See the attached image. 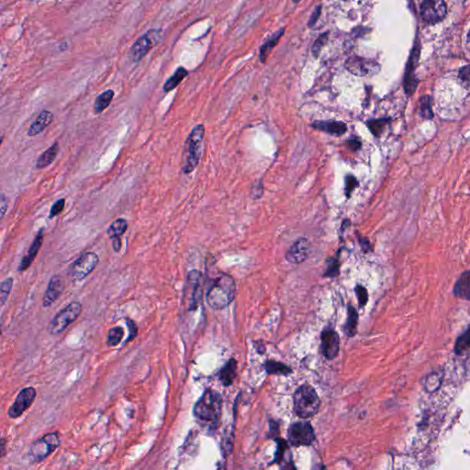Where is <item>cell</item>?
<instances>
[{"mask_svg": "<svg viewBox=\"0 0 470 470\" xmlns=\"http://www.w3.org/2000/svg\"><path fill=\"white\" fill-rule=\"evenodd\" d=\"M236 295V286L229 275H221L211 285L207 293V302L211 309L222 310L230 305Z\"/></svg>", "mask_w": 470, "mask_h": 470, "instance_id": "1", "label": "cell"}, {"mask_svg": "<svg viewBox=\"0 0 470 470\" xmlns=\"http://www.w3.org/2000/svg\"><path fill=\"white\" fill-rule=\"evenodd\" d=\"M328 40V32L322 33L321 35L319 36V38L315 40L314 44L312 46V54L315 57L318 56L320 51L323 46L325 45L326 41Z\"/></svg>", "mask_w": 470, "mask_h": 470, "instance_id": "38", "label": "cell"}, {"mask_svg": "<svg viewBox=\"0 0 470 470\" xmlns=\"http://www.w3.org/2000/svg\"><path fill=\"white\" fill-rule=\"evenodd\" d=\"M310 243L306 238H300L290 247L286 254V259L291 264H300L307 260L310 255Z\"/></svg>", "mask_w": 470, "mask_h": 470, "instance_id": "17", "label": "cell"}, {"mask_svg": "<svg viewBox=\"0 0 470 470\" xmlns=\"http://www.w3.org/2000/svg\"><path fill=\"white\" fill-rule=\"evenodd\" d=\"M357 324H358V313L353 306L349 305L348 306L347 320L344 327L345 335L349 337H354L357 333Z\"/></svg>", "mask_w": 470, "mask_h": 470, "instance_id": "25", "label": "cell"}, {"mask_svg": "<svg viewBox=\"0 0 470 470\" xmlns=\"http://www.w3.org/2000/svg\"><path fill=\"white\" fill-rule=\"evenodd\" d=\"M347 144L349 145V147H350L351 149H353V150H358L361 147L360 140H356V139H355V140H349L347 142Z\"/></svg>", "mask_w": 470, "mask_h": 470, "instance_id": "46", "label": "cell"}, {"mask_svg": "<svg viewBox=\"0 0 470 470\" xmlns=\"http://www.w3.org/2000/svg\"><path fill=\"white\" fill-rule=\"evenodd\" d=\"M7 202H6V198L4 194L1 195V218H4L6 211H7Z\"/></svg>", "mask_w": 470, "mask_h": 470, "instance_id": "47", "label": "cell"}, {"mask_svg": "<svg viewBox=\"0 0 470 470\" xmlns=\"http://www.w3.org/2000/svg\"><path fill=\"white\" fill-rule=\"evenodd\" d=\"M317 470H326V468L323 465H319V467H318V469Z\"/></svg>", "mask_w": 470, "mask_h": 470, "instance_id": "48", "label": "cell"}, {"mask_svg": "<svg viewBox=\"0 0 470 470\" xmlns=\"http://www.w3.org/2000/svg\"><path fill=\"white\" fill-rule=\"evenodd\" d=\"M126 324L129 330V336L127 338V342H131L135 339L136 336L138 335V325L135 321L131 320L130 318L126 319Z\"/></svg>", "mask_w": 470, "mask_h": 470, "instance_id": "40", "label": "cell"}, {"mask_svg": "<svg viewBox=\"0 0 470 470\" xmlns=\"http://www.w3.org/2000/svg\"><path fill=\"white\" fill-rule=\"evenodd\" d=\"M52 121H53L52 112L48 110H42L30 126L28 130V136L34 137V136L40 134L45 130L48 126L50 125Z\"/></svg>", "mask_w": 470, "mask_h": 470, "instance_id": "20", "label": "cell"}, {"mask_svg": "<svg viewBox=\"0 0 470 470\" xmlns=\"http://www.w3.org/2000/svg\"><path fill=\"white\" fill-rule=\"evenodd\" d=\"M82 311V305L78 301H73L70 304L60 310L53 320H51L48 330L52 335H60L64 331L73 323Z\"/></svg>", "mask_w": 470, "mask_h": 470, "instance_id": "5", "label": "cell"}, {"mask_svg": "<svg viewBox=\"0 0 470 470\" xmlns=\"http://www.w3.org/2000/svg\"><path fill=\"white\" fill-rule=\"evenodd\" d=\"M454 295L457 299L470 300V271H465L455 282Z\"/></svg>", "mask_w": 470, "mask_h": 470, "instance_id": "21", "label": "cell"}, {"mask_svg": "<svg viewBox=\"0 0 470 470\" xmlns=\"http://www.w3.org/2000/svg\"><path fill=\"white\" fill-rule=\"evenodd\" d=\"M355 291L356 297H357V300H358L359 307L360 308L365 307L366 303H367V301H368L367 290H365V288H364L363 286L357 285L355 288Z\"/></svg>", "mask_w": 470, "mask_h": 470, "instance_id": "36", "label": "cell"}, {"mask_svg": "<svg viewBox=\"0 0 470 470\" xmlns=\"http://www.w3.org/2000/svg\"><path fill=\"white\" fill-rule=\"evenodd\" d=\"M65 283L64 278L59 275H55L51 278L47 287L45 293L42 298V306L50 307L56 300L60 298L65 290Z\"/></svg>", "mask_w": 470, "mask_h": 470, "instance_id": "16", "label": "cell"}, {"mask_svg": "<svg viewBox=\"0 0 470 470\" xmlns=\"http://www.w3.org/2000/svg\"><path fill=\"white\" fill-rule=\"evenodd\" d=\"M339 267H340V265L338 263V260L332 259V261H329L328 268L326 269L324 275L325 276H336L339 274V271H340Z\"/></svg>", "mask_w": 470, "mask_h": 470, "instance_id": "41", "label": "cell"}, {"mask_svg": "<svg viewBox=\"0 0 470 470\" xmlns=\"http://www.w3.org/2000/svg\"><path fill=\"white\" fill-rule=\"evenodd\" d=\"M58 152H59V144L55 142L54 145H51L45 152H43L39 156V158L36 161V168L42 169L44 167H47L48 165H50L57 157Z\"/></svg>", "mask_w": 470, "mask_h": 470, "instance_id": "22", "label": "cell"}, {"mask_svg": "<svg viewBox=\"0 0 470 470\" xmlns=\"http://www.w3.org/2000/svg\"><path fill=\"white\" fill-rule=\"evenodd\" d=\"M65 199H60V200H56L55 202V204L52 206V208H51L49 219H54L56 216L59 215L61 212L65 209Z\"/></svg>", "mask_w": 470, "mask_h": 470, "instance_id": "39", "label": "cell"}, {"mask_svg": "<svg viewBox=\"0 0 470 470\" xmlns=\"http://www.w3.org/2000/svg\"><path fill=\"white\" fill-rule=\"evenodd\" d=\"M320 406V400L316 390L310 385L300 386L294 394V410L296 414L308 419L315 415Z\"/></svg>", "mask_w": 470, "mask_h": 470, "instance_id": "4", "label": "cell"}, {"mask_svg": "<svg viewBox=\"0 0 470 470\" xmlns=\"http://www.w3.org/2000/svg\"><path fill=\"white\" fill-rule=\"evenodd\" d=\"M320 11H321V6H317L315 8V10L312 12L311 16H310V20H309V27H310V28H312L313 26L315 25L317 20H318L319 17H320Z\"/></svg>", "mask_w": 470, "mask_h": 470, "instance_id": "42", "label": "cell"}, {"mask_svg": "<svg viewBox=\"0 0 470 470\" xmlns=\"http://www.w3.org/2000/svg\"><path fill=\"white\" fill-rule=\"evenodd\" d=\"M160 38L161 30L154 29L140 36L130 49L129 56L130 60L134 63L140 62L158 43Z\"/></svg>", "mask_w": 470, "mask_h": 470, "instance_id": "8", "label": "cell"}, {"mask_svg": "<svg viewBox=\"0 0 470 470\" xmlns=\"http://www.w3.org/2000/svg\"><path fill=\"white\" fill-rule=\"evenodd\" d=\"M420 12L426 23L434 24L445 19L447 9L444 1L426 0L420 4Z\"/></svg>", "mask_w": 470, "mask_h": 470, "instance_id": "12", "label": "cell"}, {"mask_svg": "<svg viewBox=\"0 0 470 470\" xmlns=\"http://www.w3.org/2000/svg\"><path fill=\"white\" fill-rule=\"evenodd\" d=\"M114 98V91L109 89L101 93L95 100L94 112L95 114H100L110 105L111 101Z\"/></svg>", "mask_w": 470, "mask_h": 470, "instance_id": "28", "label": "cell"}, {"mask_svg": "<svg viewBox=\"0 0 470 470\" xmlns=\"http://www.w3.org/2000/svg\"><path fill=\"white\" fill-rule=\"evenodd\" d=\"M420 115L426 120H432L434 113L432 110V99L429 96H425L420 99Z\"/></svg>", "mask_w": 470, "mask_h": 470, "instance_id": "33", "label": "cell"}, {"mask_svg": "<svg viewBox=\"0 0 470 470\" xmlns=\"http://www.w3.org/2000/svg\"><path fill=\"white\" fill-rule=\"evenodd\" d=\"M221 397L215 390H206L194 407V414L199 420L216 427L221 412Z\"/></svg>", "mask_w": 470, "mask_h": 470, "instance_id": "3", "label": "cell"}, {"mask_svg": "<svg viewBox=\"0 0 470 470\" xmlns=\"http://www.w3.org/2000/svg\"><path fill=\"white\" fill-rule=\"evenodd\" d=\"M284 32H285V28L277 30L274 35L271 36L270 38L262 45L260 48V53H259V60L263 64H265L267 56L270 54L271 51L273 50V48L278 43Z\"/></svg>", "mask_w": 470, "mask_h": 470, "instance_id": "23", "label": "cell"}, {"mask_svg": "<svg viewBox=\"0 0 470 470\" xmlns=\"http://www.w3.org/2000/svg\"><path fill=\"white\" fill-rule=\"evenodd\" d=\"M100 263V257L94 252H85L75 259L68 269V275L74 281L85 279Z\"/></svg>", "mask_w": 470, "mask_h": 470, "instance_id": "6", "label": "cell"}, {"mask_svg": "<svg viewBox=\"0 0 470 470\" xmlns=\"http://www.w3.org/2000/svg\"><path fill=\"white\" fill-rule=\"evenodd\" d=\"M388 122H389V120H387V119L369 120L367 122V127L374 135L379 137L383 132L386 126L388 124Z\"/></svg>", "mask_w": 470, "mask_h": 470, "instance_id": "34", "label": "cell"}, {"mask_svg": "<svg viewBox=\"0 0 470 470\" xmlns=\"http://www.w3.org/2000/svg\"><path fill=\"white\" fill-rule=\"evenodd\" d=\"M265 368L267 374L287 375L291 373L290 366L275 361H267L265 364Z\"/></svg>", "mask_w": 470, "mask_h": 470, "instance_id": "29", "label": "cell"}, {"mask_svg": "<svg viewBox=\"0 0 470 470\" xmlns=\"http://www.w3.org/2000/svg\"><path fill=\"white\" fill-rule=\"evenodd\" d=\"M112 241V248L115 253H120V250H121V247H122V244H121V239L120 238H117V239H113Z\"/></svg>", "mask_w": 470, "mask_h": 470, "instance_id": "45", "label": "cell"}, {"mask_svg": "<svg viewBox=\"0 0 470 470\" xmlns=\"http://www.w3.org/2000/svg\"><path fill=\"white\" fill-rule=\"evenodd\" d=\"M470 348V326L464 334L456 339L455 345V353L456 355H462Z\"/></svg>", "mask_w": 470, "mask_h": 470, "instance_id": "31", "label": "cell"}, {"mask_svg": "<svg viewBox=\"0 0 470 470\" xmlns=\"http://www.w3.org/2000/svg\"><path fill=\"white\" fill-rule=\"evenodd\" d=\"M13 278L12 277H8L1 282L0 285V305H5L6 301L8 300L10 296L12 287H13Z\"/></svg>", "mask_w": 470, "mask_h": 470, "instance_id": "32", "label": "cell"}, {"mask_svg": "<svg viewBox=\"0 0 470 470\" xmlns=\"http://www.w3.org/2000/svg\"><path fill=\"white\" fill-rule=\"evenodd\" d=\"M459 77L463 83H469L470 82V65H466L465 67L461 68L459 71Z\"/></svg>", "mask_w": 470, "mask_h": 470, "instance_id": "43", "label": "cell"}, {"mask_svg": "<svg viewBox=\"0 0 470 470\" xmlns=\"http://www.w3.org/2000/svg\"><path fill=\"white\" fill-rule=\"evenodd\" d=\"M204 134L205 127L203 124H199L192 129L185 140L182 165V170L185 174L192 173L200 164Z\"/></svg>", "mask_w": 470, "mask_h": 470, "instance_id": "2", "label": "cell"}, {"mask_svg": "<svg viewBox=\"0 0 470 470\" xmlns=\"http://www.w3.org/2000/svg\"><path fill=\"white\" fill-rule=\"evenodd\" d=\"M127 229H128L127 220L123 219V218H119L110 224L107 233H108V236L110 237V239L113 240V239L120 238L122 235L125 233Z\"/></svg>", "mask_w": 470, "mask_h": 470, "instance_id": "27", "label": "cell"}, {"mask_svg": "<svg viewBox=\"0 0 470 470\" xmlns=\"http://www.w3.org/2000/svg\"><path fill=\"white\" fill-rule=\"evenodd\" d=\"M236 368H237V363L234 359H230L222 367V369L220 372V380L222 385L228 387L232 384L236 377Z\"/></svg>", "mask_w": 470, "mask_h": 470, "instance_id": "26", "label": "cell"}, {"mask_svg": "<svg viewBox=\"0 0 470 470\" xmlns=\"http://www.w3.org/2000/svg\"><path fill=\"white\" fill-rule=\"evenodd\" d=\"M420 57V43L416 42L415 45L411 51L410 59L406 67L405 77H404V88L407 95L411 96L415 91L418 81L416 79L414 71H415L418 61Z\"/></svg>", "mask_w": 470, "mask_h": 470, "instance_id": "15", "label": "cell"}, {"mask_svg": "<svg viewBox=\"0 0 470 470\" xmlns=\"http://www.w3.org/2000/svg\"><path fill=\"white\" fill-rule=\"evenodd\" d=\"M441 385L440 375L437 374H432L429 375L425 382V389L429 392H434L438 390Z\"/></svg>", "mask_w": 470, "mask_h": 470, "instance_id": "35", "label": "cell"}, {"mask_svg": "<svg viewBox=\"0 0 470 470\" xmlns=\"http://www.w3.org/2000/svg\"><path fill=\"white\" fill-rule=\"evenodd\" d=\"M59 445L60 436L58 433L47 434L30 446V455L35 462H40L54 453Z\"/></svg>", "mask_w": 470, "mask_h": 470, "instance_id": "9", "label": "cell"}, {"mask_svg": "<svg viewBox=\"0 0 470 470\" xmlns=\"http://www.w3.org/2000/svg\"><path fill=\"white\" fill-rule=\"evenodd\" d=\"M311 127L315 130L324 131L331 135L341 136L345 134L347 126L345 122L335 120H318L311 123Z\"/></svg>", "mask_w": 470, "mask_h": 470, "instance_id": "19", "label": "cell"}, {"mask_svg": "<svg viewBox=\"0 0 470 470\" xmlns=\"http://www.w3.org/2000/svg\"><path fill=\"white\" fill-rule=\"evenodd\" d=\"M202 297V274L200 271L191 270L186 275L184 299L187 310H194L200 303Z\"/></svg>", "mask_w": 470, "mask_h": 470, "instance_id": "7", "label": "cell"}, {"mask_svg": "<svg viewBox=\"0 0 470 470\" xmlns=\"http://www.w3.org/2000/svg\"><path fill=\"white\" fill-rule=\"evenodd\" d=\"M288 437L293 446H308L315 440V433L310 422L300 421L290 426Z\"/></svg>", "mask_w": 470, "mask_h": 470, "instance_id": "10", "label": "cell"}, {"mask_svg": "<svg viewBox=\"0 0 470 470\" xmlns=\"http://www.w3.org/2000/svg\"><path fill=\"white\" fill-rule=\"evenodd\" d=\"M42 243H43V229L39 230V232L35 236V239L30 245L29 250L22 257L20 265H19V268H18L19 272H24L30 267L31 264L33 263V261L35 260L36 256L40 251Z\"/></svg>", "mask_w": 470, "mask_h": 470, "instance_id": "18", "label": "cell"}, {"mask_svg": "<svg viewBox=\"0 0 470 470\" xmlns=\"http://www.w3.org/2000/svg\"><path fill=\"white\" fill-rule=\"evenodd\" d=\"M187 75H189V72L185 67L179 66L175 71L174 75L170 76L165 82L164 85V91L165 93H168V92L174 90L178 85H180L181 82L185 79Z\"/></svg>", "mask_w": 470, "mask_h": 470, "instance_id": "24", "label": "cell"}, {"mask_svg": "<svg viewBox=\"0 0 470 470\" xmlns=\"http://www.w3.org/2000/svg\"><path fill=\"white\" fill-rule=\"evenodd\" d=\"M124 337V329L120 326L112 327L109 330L107 337V345L109 347H115L120 344Z\"/></svg>", "mask_w": 470, "mask_h": 470, "instance_id": "30", "label": "cell"}, {"mask_svg": "<svg viewBox=\"0 0 470 470\" xmlns=\"http://www.w3.org/2000/svg\"><path fill=\"white\" fill-rule=\"evenodd\" d=\"M36 398V390L32 387H28L22 390L17 396L14 402L8 410L10 418L16 419L22 415L26 410L32 405Z\"/></svg>", "mask_w": 470, "mask_h": 470, "instance_id": "13", "label": "cell"}, {"mask_svg": "<svg viewBox=\"0 0 470 470\" xmlns=\"http://www.w3.org/2000/svg\"><path fill=\"white\" fill-rule=\"evenodd\" d=\"M262 194H263V185H262V183L261 182L255 183L253 185V197H254V199L257 200L258 198H260Z\"/></svg>", "mask_w": 470, "mask_h": 470, "instance_id": "44", "label": "cell"}, {"mask_svg": "<svg viewBox=\"0 0 470 470\" xmlns=\"http://www.w3.org/2000/svg\"><path fill=\"white\" fill-rule=\"evenodd\" d=\"M358 185V182L354 175H347L345 177V195L347 198H350L353 191Z\"/></svg>", "mask_w": 470, "mask_h": 470, "instance_id": "37", "label": "cell"}, {"mask_svg": "<svg viewBox=\"0 0 470 470\" xmlns=\"http://www.w3.org/2000/svg\"><path fill=\"white\" fill-rule=\"evenodd\" d=\"M320 349L327 359L335 358L340 350V337L336 331L325 328L320 335Z\"/></svg>", "mask_w": 470, "mask_h": 470, "instance_id": "14", "label": "cell"}, {"mask_svg": "<svg viewBox=\"0 0 470 470\" xmlns=\"http://www.w3.org/2000/svg\"><path fill=\"white\" fill-rule=\"evenodd\" d=\"M467 37H468V41L470 42V30L469 32H468V36H467Z\"/></svg>", "mask_w": 470, "mask_h": 470, "instance_id": "49", "label": "cell"}, {"mask_svg": "<svg viewBox=\"0 0 470 470\" xmlns=\"http://www.w3.org/2000/svg\"><path fill=\"white\" fill-rule=\"evenodd\" d=\"M346 70L356 76H365V75H375L380 70V66L378 62L372 59L363 58L359 56H351L345 64Z\"/></svg>", "mask_w": 470, "mask_h": 470, "instance_id": "11", "label": "cell"}]
</instances>
